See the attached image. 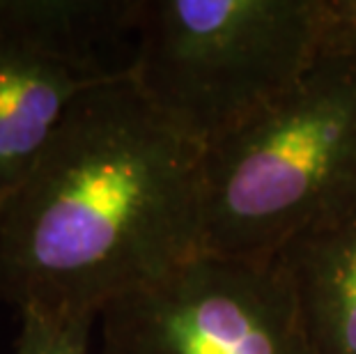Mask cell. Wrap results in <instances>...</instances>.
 Segmentation results:
<instances>
[{"mask_svg": "<svg viewBox=\"0 0 356 354\" xmlns=\"http://www.w3.org/2000/svg\"><path fill=\"white\" fill-rule=\"evenodd\" d=\"M202 154L129 74L86 90L0 200V301L99 315L198 255Z\"/></svg>", "mask_w": 356, "mask_h": 354, "instance_id": "1", "label": "cell"}, {"mask_svg": "<svg viewBox=\"0 0 356 354\" xmlns=\"http://www.w3.org/2000/svg\"><path fill=\"white\" fill-rule=\"evenodd\" d=\"M356 202V65L320 58L290 92L202 154V251L274 260Z\"/></svg>", "mask_w": 356, "mask_h": 354, "instance_id": "2", "label": "cell"}, {"mask_svg": "<svg viewBox=\"0 0 356 354\" xmlns=\"http://www.w3.org/2000/svg\"><path fill=\"white\" fill-rule=\"evenodd\" d=\"M320 60L317 0H143L129 77L202 150L285 97Z\"/></svg>", "mask_w": 356, "mask_h": 354, "instance_id": "3", "label": "cell"}, {"mask_svg": "<svg viewBox=\"0 0 356 354\" xmlns=\"http://www.w3.org/2000/svg\"><path fill=\"white\" fill-rule=\"evenodd\" d=\"M95 354H315L274 260L200 251L113 299Z\"/></svg>", "mask_w": 356, "mask_h": 354, "instance_id": "4", "label": "cell"}, {"mask_svg": "<svg viewBox=\"0 0 356 354\" xmlns=\"http://www.w3.org/2000/svg\"><path fill=\"white\" fill-rule=\"evenodd\" d=\"M315 354H356V202L276 253Z\"/></svg>", "mask_w": 356, "mask_h": 354, "instance_id": "5", "label": "cell"}, {"mask_svg": "<svg viewBox=\"0 0 356 354\" xmlns=\"http://www.w3.org/2000/svg\"><path fill=\"white\" fill-rule=\"evenodd\" d=\"M104 81L0 35V200L40 159L76 97Z\"/></svg>", "mask_w": 356, "mask_h": 354, "instance_id": "6", "label": "cell"}, {"mask_svg": "<svg viewBox=\"0 0 356 354\" xmlns=\"http://www.w3.org/2000/svg\"><path fill=\"white\" fill-rule=\"evenodd\" d=\"M143 0H0V35L95 77L131 72Z\"/></svg>", "mask_w": 356, "mask_h": 354, "instance_id": "7", "label": "cell"}, {"mask_svg": "<svg viewBox=\"0 0 356 354\" xmlns=\"http://www.w3.org/2000/svg\"><path fill=\"white\" fill-rule=\"evenodd\" d=\"M21 331L14 354H92L97 315H53L21 311Z\"/></svg>", "mask_w": 356, "mask_h": 354, "instance_id": "8", "label": "cell"}, {"mask_svg": "<svg viewBox=\"0 0 356 354\" xmlns=\"http://www.w3.org/2000/svg\"><path fill=\"white\" fill-rule=\"evenodd\" d=\"M317 51L356 65V0H317Z\"/></svg>", "mask_w": 356, "mask_h": 354, "instance_id": "9", "label": "cell"}]
</instances>
